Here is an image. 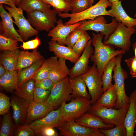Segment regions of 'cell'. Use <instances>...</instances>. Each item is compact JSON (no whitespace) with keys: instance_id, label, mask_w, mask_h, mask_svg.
<instances>
[{"instance_id":"obj_1","label":"cell","mask_w":136,"mask_h":136,"mask_svg":"<svg viewBox=\"0 0 136 136\" xmlns=\"http://www.w3.org/2000/svg\"><path fill=\"white\" fill-rule=\"evenodd\" d=\"M92 35L91 44L94 47V50L90 59L96 66L98 73L102 77L104 68L109 61L126 52L122 49L115 50L112 45L104 44L102 42L104 36L101 34L93 32Z\"/></svg>"},{"instance_id":"obj_2","label":"cell","mask_w":136,"mask_h":136,"mask_svg":"<svg viewBox=\"0 0 136 136\" xmlns=\"http://www.w3.org/2000/svg\"><path fill=\"white\" fill-rule=\"evenodd\" d=\"M112 4L109 0H99L95 5L81 12L76 13H61L59 14V16L62 18H70L69 21L64 23L65 25L72 24L87 19L93 20L100 16H111L106 8L108 7H111Z\"/></svg>"},{"instance_id":"obj_3","label":"cell","mask_w":136,"mask_h":136,"mask_svg":"<svg viewBox=\"0 0 136 136\" xmlns=\"http://www.w3.org/2000/svg\"><path fill=\"white\" fill-rule=\"evenodd\" d=\"M130 104L120 109H117L107 108L95 103L91 105L87 112L99 117L107 124L116 126L124 122Z\"/></svg>"},{"instance_id":"obj_4","label":"cell","mask_w":136,"mask_h":136,"mask_svg":"<svg viewBox=\"0 0 136 136\" xmlns=\"http://www.w3.org/2000/svg\"><path fill=\"white\" fill-rule=\"evenodd\" d=\"M122 54L117 56V64L114 67L113 78L116 90L117 98L114 108L120 109L124 106L130 103L129 97L126 94L125 88V80L128 77L127 72L121 66V62Z\"/></svg>"},{"instance_id":"obj_5","label":"cell","mask_w":136,"mask_h":136,"mask_svg":"<svg viewBox=\"0 0 136 136\" xmlns=\"http://www.w3.org/2000/svg\"><path fill=\"white\" fill-rule=\"evenodd\" d=\"M90 101L81 97L73 98L68 103L63 102L59 108L61 116L67 121H75L86 113L90 108Z\"/></svg>"},{"instance_id":"obj_6","label":"cell","mask_w":136,"mask_h":136,"mask_svg":"<svg viewBox=\"0 0 136 136\" xmlns=\"http://www.w3.org/2000/svg\"><path fill=\"white\" fill-rule=\"evenodd\" d=\"M136 31L134 27H127L121 22H118L114 31L103 43L105 45H111L118 49L128 52L131 45V37Z\"/></svg>"},{"instance_id":"obj_7","label":"cell","mask_w":136,"mask_h":136,"mask_svg":"<svg viewBox=\"0 0 136 136\" xmlns=\"http://www.w3.org/2000/svg\"><path fill=\"white\" fill-rule=\"evenodd\" d=\"M27 19L31 25L38 31H49L56 23V14L50 9L45 12L40 10L26 12Z\"/></svg>"},{"instance_id":"obj_8","label":"cell","mask_w":136,"mask_h":136,"mask_svg":"<svg viewBox=\"0 0 136 136\" xmlns=\"http://www.w3.org/2000/svg\"><path fill=\"white\" fill-rule=\"evenodd\" d=\"M85 82L91 97V105L95 103L104 93L101 77L94 64L90 66L85 73L80 76Z\"/></svg>"},{"instance_id":"obj_9","label":"cell","mask_w":136,"mask_h":136,"mask_svg":"<svg viewBox=\"0 0 136 136\" xmlns=\"http://www.w3.org/2000/svg\"><path fill=\"white\" fill-rule=\"evenodd\" d=\"M72 90L67 76L55 83L46 101L54 108L60 106L64 102L72 98Z\"/></svg>"},{"instance_id":"obj_10","label":"cell","mask_w":136,"mask_h":136,"mask_svg":"<svg viewBox=\"0 0 136 136\" xmlns=\"http://www.w3.org/2000/svg\"><path fill=\"white\" fill-rule=\"evenodd\" d=\"M82 21L81 24L78 28L84 31L91 30L97 32H100V34L105 36L104 41L107 40L109 36L114 31L118 23L114 18L111 23H108L103 16H98L93 20Z\"/></svg>"},{"instance_id":"obj_11","label":"cell","mask_w":136,"mask_h":136,"mask_svg":"<svg viewBox=\"0 0 136 136\" xmlns=\"http://www.w3.org/2000/svg\"><path fill=\"white\" fill-rule=\"evenodd\" d=\"M4 7L14 18L13 23L18 28V29L16 30L23 41L27 40L30 37L38 35V31L33 28L28 20L25 17L22 9L18 7H10L6 5H4Z\"/></svg>"},{"instance_id":"obj_12","label":"cell","mask_w":136,"mask_h":136,"mask_svg":"<svg viewBox=\"0 0 136 136\" xmlns=\"http://www.w3.org/2000/svg\"><path fill=\"white\" fill-rule=\"evenodd\" d=\"M58 128L61 136H104L99 129L81 126L75 121H67Z\"/></svg>"},{"instance_id":"obj_13","label":"cell","mask_w":136,"mask_h":136,"mask_svg":"<svg viewBox=\"0 0 136 136\" xmlns=\"http://www.w3.org/2000/svg\"><path fill=\"white\" fill-rule=\"evenodd\" d=\"M67 121L61 115L59 108L51 111L45 117L32 122L27 125L32 129L36 134L45 128H58Z\"/></svg>"},{"instance_id":"obj_14","label":"cell","mask_w":136,"mask_h":136,"mask_svg":"<svg viewBox=\"0 0 136 136\" xmlns=\"http://www.w3.org/2000/svg\"><path fill=\"white\" fill-rule=\"evenodd\" d=\"M0 34L6 37L23 42V40L15 29L12 16L9 12L5 9L3 4H0Z\"/></svg>"},{"instance_id":"obj_15","label":"cell","mask_w":136,"mask_h":136,"mask_svg":"<svg viewBox=\"0 0 136 136\" xmlns=\"http://www.w3.org/2000/svg\"><path fill=\"white\" fill-rule=\"evenodd\" d=\"M82 23L81 21L71 25H65L61 19H59L57 21L56 26L48 31L47 36L51 37V40L57 42L59 44L65 45L66 40L69 35Z\"/></svg>"},{"instance_id":"obj_16","label":"cell","mask_w":136,"mask_h":136,"mask_svg":"<svg viewBox=\"0 0 136 136\" xmlns=\"http://www.w3.org/2000/svg\"><path fill=\"white\" fill-rule=\"evenodd\" d=\"M92 39L88 42L81 55L80 57L74 65L69 70V77L80 76L86 73L89 67V58L93 53L94 50L91 47Z\"/></svg>"},{"instance_id":"obj_17","label":"cell","mask_w":136,"mask_h":136,"mask_svg":"<svg viewBox=\"0 0 136 136\" xmlns=\"http://www.w3.org/2000/svg\"><path fill=\"white\" fill-rule=\"evenodd\" d=\"M54 108L46 101L37 102L33 101L29 104L27 111L26 118L24 124L41 119L53 110Z\"/></svg>"},{"instance_id":"obj_18","label":"cell","mask_w":136,"mask_h":136,"mask_svg":"<svg viewBox=\"0 0 136 136\" xmlns=\"http://www.w3.org/2000/svg\"><path fill=\"white\" fill-rule=\"evenodd\" d=\"M10 103L15 125L24 124L29 103L24 98L16 95L12 97Z\"/></svg>"},{"instance_id":"obj_19","label":"cell","mask_w":136,"mask_h":136,"mask_svg":"<svg viewBox=\"0 0 136 136\" xmlns=\"http://www.w3.org/2000/svg\"><path fill=\"white\" fill-rule=\"evenodd\" d=\"M111 7L108 11L117 22H121L127 27H136V19L129 17L127 14L122 6L121 1L117 0L112 2Z\"/></svg>"},{"instance_id":"obj_20","label":"cell","mask_w":136,"mask_h":136,"mask_svg":"<svg viewBox=\"0 0 136 136\" xmlns=\"http://www.w3.org/2000/svg\"><path fill=\"white\" fill-rule=\"evenodd\" d=\"M48 44L49 50L54 52L58 58H63L75 63L80 57L72 48L60 45L56 41L51 40Z\"/></svg>"},{"instance_id":"obj_21","label":"cell","mask_w":136,"mask_h":136,"mask_svg":"<svg viewBox=\"0 0 136 136\" xmlns=\"http://www.w3.org/2000/svg\"><path fill=\"white\" fill-rule=\"evenodd\" d=\"M129 97L130 105L123 123L127 136H133L136 125V89L131 93Z\"/></svg>"},{"instance_id":"obj_22","label":"cell","mask_w":136,"mask_h":136,"mask_svg":"<svg viewBox=\"0 0 136 136\" xmlns=\"http://www.w3.org/2000/svg\"><path fill=\"white\" fill-rule=\"evenodd\" d=\"M75 121L81 126L98 129H111L115 126L107 124L99 117L87 112Z\"/></svg>"},{"instance_id":"obj_23","label":"cell","mask_w":136,"mask_h":136,"mask_svg":"<svg viewBox=\"0 0 136 136\" xmlns=\"http://www.w3.org/2000/svg\"><path fill=\"white\" fill-rule=\"evenodd\" d=\"M43 57L37 49L33 50L32 52L19 51L16 70L18 71L29 66Z\"/></svg>"},{"instance_id":"obj_24","label":"cell","mask_w":136,"mask_h":136,"mask_svg":"<svg viewBox=\"0 0 136 136\" xmlns=\"http://www.w3.org/2000/svg\"><path fill=\"white\" fill-rule=\"evenodd\" d=\"M45 60L43 57L30 66L22 69L18 71L17 88L25 82L33 78Z\"/></svg>"},{"instance_id":"obj_25","label":"cell","mask_w":136,"mask_h":136,"mask_svg":"<svg viewBox=\"0 0 136 136\" xmlns=\"http://www.w3.org/2000/svg\"><path fill=\"white\" fill-rule=\"evenodd\" d=\"M65 59L59 58L49 73L48 78L55 83L64 79L70 74Z\"/></svg>"},{"instance_id":"obj_26","label":"cell","mask_w":136,"mask_h":136,"mask_svg":"<svg viewBox=\"0 0 136 136\" xmlns=\"http://www.w3.org/2000/svg\"><path fill=\"white\" fill-rule=\"evenodd\" d=\"M69 80L72 90V98L78 97L91 99L90 95L87 91L85 83L80 76L69 77Z\"/></svg>"},{"instance_id":"obj_27","label":"cell","mask_w":136,"mask_h":136,"mask_svg":"<svg viewBox=\"0 0 136 136\" xmlns=\"http://www.w3.org/2000/svg\"><path fill=\"white\" fill-rule=\"evenodd\" d=\"M35 87V81L32 78L25 82L16 89L14 93L16 95L24 98L29 103L33 100Z\"/></svg>"},{"instance_id":"obj_28","label":"cell","mask_w":136,"mask_h":136,"mask_svg":"<svg viewBox=\"0 0 136 136\" xmlns=\"http://www.w3.org/2000/svg\"><path fill=\"white\" fill-rule=\"evenodd\" d=\"M18 75L17 70L8 71L0 77L1 87L9 93H12L17 88Z\"/></svg>"},{"instance_id":"obj_29","label":"cell","mask_w":136,"mask_h":136,"mask_svg":"<svg viewBox=\"0 0 136 136\" xmlns=\"http://www.w3.org/2000/svg\"><path fill=\"white\" fill-rule=\"evenodd\" d=\"M117 98V94L114 85L112 84L95 103L107 108H113Z\"/></svg>"},{"instance_id":"obj_30","label":"cell","mask_w":136,"mask_h":136,"mask_svg":"<svg viewBox=\"0 0 136 136\" xmlns=\"http://www.w3.org/2000/svg\"><path fill=\"white\" fill-rule=\"evenodd\" d=\"M19 51H4L0 55V64L8 71L16 70Z\"/></svg>"},{"instance_id":"obj_31","label":"cell","mask_w":136,"mask_h":136,"mask_svg":"<svg viewBox=\"0 0 136 136\" xmlns=\"http://www.w3.org/2000/svg\"><path fill=\"white\" fill-rule=\"evenodd\" d=\"M17 6L27 12L36 10L45 12L50 9L51 6L41 0H22Z\"/></svg>"},{"instance_id":"obj_32","label":"cell","mask_w":136,"mask_h":136,"mask_svg":"<svg viewBox=\"0 0 136 136\" xmlns=\"http://www.w3.org/2000/svg\"><path fill=\"white\" fill-rule=\"evenodd\" d=\"M58 58L52 56L45 60L36 72L33 79L35 81L48 78L50 72L55 65Z\"/></svg>"},{"instance_id":"obj_33","label":"cell","mask_w":136,"mask_h":136,"mask_svg":"<svg viewBox=\"0 0 136 136\" xmlns=\"http://www.w3.org/2000/svg\"><path fill=\"white\" fill-rule=\"evenodd\" d=\"M117 62V57H115L109 61L104 68L101 77L104 93L107 90L112 84V72Z\"/></svg>"},{"instance_id":"obj_34","label":"cell","mask_w":136,"mask_h":136,"mask_svg":"<svg viewBox=\"0 0 136 136\" xmlns=\"http://www.w3.org/2000/svg\"><path fill=\"white\" fill-rule=\"evenodd\" d=\"M14 129L15 126L13 124L11 114L8 112L3 115L0 136H12L13 135Z\"/></svg>"},{"instance_id":"obj_35","label":"cell","mask_w":136,"mask_h":136,"mask_svg":"<svg viewBox=\"0 0 136 136\" xmlns=\"http://www.w3.org/2000/svg\"><path fill=\"white\" fill-rule=\"evenodd\" d=\"M18 41L0 35V50L1 51H14L18 49Z\"/></svg>"},{"instance_id":"obj_36","label":"cell","mask_w":136,"mask_h":136,"mask_svg":"<svg viewBox=\"0 0 136 136\" xmlns=\"http://www.w3.org/2000/svg\"><path fill=\"white\" fill-rule=\"evenodd\" d=\"M90 39L89 35L85 31L74 45L73 49L80 57Z\"/></svg>"},{"instance_id":"obj_37","label":"cell","mask_w":136,"mask_h":136,"mask_svg":"<svg viewBox=\"0 0 136 136\" xmlns=\"http://www.w3.org/2000/svg\"><path fill=\"white\" fill-rule=\"evenodd\" d=\"M50 5L53 7L56 14H58L62 12L67 13L72 10L69 2L66 0H53Z\"/></svg>"},{"instance_id":"obj_38","label":"cell","mask_w":136,"mask_h":136,"mask_svg":"<svg viewBox=\"0 0 136 136\" xmlns=\"http://www.w3.org/2000/svg\"><path fill=\"white\" fill-rule=\"evenodd\" d=\"M99 129L104 136H127L124 123L111 129Z\"/></svg>"},{"instance_id":"obj_39","label":"cell","mask_w":136,"mask_h":136,"mask_svg":"<svg viewBox=\"0 0 136 136\" xmlns=\"http://www.w3.org/2000/svg\"><path fill=\"white\" fill-rule=\"evenodd\" d=\"M69 2L72 8V13L81 12L89 7L90 0H71Z\"/></svg>"},{"instance_id":"obj_40","label":"cell","mask_w":136,"mask_h":136,"mask_svg":"<svg viewBox=\"0 0 136 136\" xmlns=\"http://www.w3.org/2000/svg\"><path fill=\"white\" fill-rule=\"evenodd\" d=\"M51 91L35 87L33 92V101L37 102L46 101Z\"/></svg>"},{"instance_id":"obj_41","label":"cell","mask_w":136,"mask_h":136,"mask_svg":"<svg viewBox=\"0 0 136 136\" xmlns=\"http://www.w3.org/2000/svg\"><path fill=\"white\" fill-rule=\"evenodd\" d=\"M84 31L83 30L78 27L75 29L67 37L65 42V45L72 48Z\"/></svg>"},{"instance_id":"obj_42","label":"cell","mask_w":136,"mask_h":136,"mask_svg":"<svg viewBox=\"0 0 136 136\" xmlns=\"http://www.w3.org/2000/svg\"><path fill=\"white\" fill-rule=\"evenodd\" d=\"M15 131L13 135L16 136H33L36 135L33 130L27 125H17L15 126Z\"/></svg>"},{"instance_id":"obj_43","label":"cell","mask_w":136,"mask_h":136,"mask_svg":"<svg viewBox=\"0 0 136 136\" xmlns=\"http://www.w3.org/2000/svg\"><path fill=\"white\" fill-rule=\"evenodd\" d=\"M11 105L10 98L2 92L0 93V115H4L8 112Z\"/></svg>"},{"instance_id":"obj_44","label":"cell","mask_w":136,"mask_h":136,"mask_svg":"<svg viewBox=\"0 0 136 136\" xmlns=\"http://www.w3.org/2000/svg\"><path fill=\"white\" fill-rule=\"evenodd\" d=\"M22 45L20 47L24 50L37 49L40 45L41 40L38 36L35 39L26 42H23Z\"/></svg>"},{"instance_id":"obj_45","label":"cell","mask_w":136,"mask_h":136,"mask_svg":"<svg viewBox=\"0 0 136 136\" xmlns=\"http://www.w3.org/2000/svg\"><path fill=\"white\" fill-rule=\"evenodd\" d=\"M55 83L49 78L35 81V86L36 87L51 91Z\"/></svg>"},{"instance_id":"obj_46","label":"cell","mask_w":136,"mask_h":136,"mask_svg":"<svg viewBox=\"0 0 136 136\" xmlns=\"http://www.w3.org/2000/svg\"><path fill=\"white\" fill-rule=\"evenodd\" d=\"M125 61L129 69L131 77L136 78V57L134 56L125 59Z\"/></svg>"},{"instance_id":"obj_47","label":"cell","mask_w":136,"mask_h":136,"mask_svg":"<svg viewBox=\"0 0 136 136\" xmlns=\"http://www.w3.org/2000/svg\"><path fill=\"white\" fill-rule=\"evenodd\" d=\"M36 135L43 136H59L58 133L51 127H46L44 128L37 133Z\"/></svg>"},{"instance_id":"obj_48","label":"cell","mask_w":136,"mask_h":136,"mask_svg":"<svg viewBox=\"0 0 136 136\" xmlns=\"http://www.w3.org/2000/svg\"><path fill=\"white\" fill-rule=\"evenodd\" d=\"M0 4H4L12 7H16V0H0Z\"/></svg>"},{"instance_id":"obj_49","label":"cell","mask_w":136,"mask_h":136,"mask_svg":"<svg viewBox=\"0 0 136 136\" xmlns=\"http://www.w3.org/2000/svg\"><path fill=\"white\" fill-rule=\"evenodd\" d=\"M8 71L4 66L0 64V77L4 75Z\"/></svg>"},{"instance_id":"obj_50","label":"cell","mask_w":136,"mask_h":136,"mask_svg":"<svg viewBox=\"0 0 136 136\" xmlns=\"http://www.w3.org/2000/svg\"><path fill=\"white\" fill-rule=\"evenodd\" d=\"M132 48L134 53V56L136 57V41L133 43Z\"/></svg>"},{"instance_id":"obj_51","label":"cell","mask_w":136,"mask_h":136,"mask_svg":"<svg viewBox=\"0 0 136 136\" xmlns=\"http://www.w3.org/2000/svg\"><path fill=\"white\" fill-rule=\"evenodd\" d=\"M44 3L49 4L50 3L53 1V0H41Z\"/></svg>"},{"instance_id":"obj_52","label":"cell","mask_w":136,"mask_h":136,"mask_svg":"<svg viewBox=\"0 0 136 136\" xmlns=\"http://www.w3.org/2000/svg\"><path fill=\"white\" fill-rule=\"evenodd\" d=\"M95 0H90L89 7L92 6Z\"/></svg>"},{"instance_id":"obj_53","label":"cell","mask_w":136,"mask_h":136,"mask_svg":"<svg viewBox=\"0 0 136 136\" xmlns=\"http://www.w3.org/2000/svg\"><path fill=\"white\" fill-rule=\"evenodd\" d=\"M22 0H16V6H18V4L21 2Z\"/></svg>"},{"instance_id":"obj_54","label":"cell","mask_w":136,"mask_h":136,"mask_svg":"<svg viewBox=\"0 0 136 136\" xmlns=\"http://www.w3.org/2000/svg\"><path fill=\"white\" fill-rule=\"evenodd\" d=\"M109 1L111 3H112V2L117 0H109Z\"/></svg>"},{"instance_id":"obj_55","label":"cell","mask_w":136,"mask_h":136,"mask_svg":"<svg viewBox=\"0 0 136 136\" xmlns=\"http://www.w3.org/2000/svg\"><path fill=\"white\" fill-rule=\"evenodd\" d=\"M134 17H135L136 18V12L135 13V14L134 15Z\"/></svg>"},{"instance_id":"obj_56","label":"cell","mask_w":136,"mask_h":136,"mask_svg":"<svg viewBox=\"0 0 136 136\" xmlns=\"http://www.w3.org/2000/svg\"><path fill=\"white\" fill-rule=\"evenodd\" d=\"M66 0L68 1V2H69L71 0Z\"/></svg>"},{"instance_id":"obj_57","label":"cell","mask_w":136,"mask_h":136,"mask_svg":"<svg viewBox=\"0 0 136 136\" xmlns=\"http://www.w3.org/2000/svg\"><path fill=\"white\" fill-rule=\"evenodd\" d=\"M135 133L136 134V129L135 131Z\"/></svg>"},{"instance_id":"obj_58","label":"cell","mask_w":136,"mask_h":136,"mask_svg":"<svg viewBox=\"0 0 136 136\" xmlns=\"http://www.w3.org/2000/svg\"><path fill=\"white\" fill-rule=\"evenodd\" d=\"M135 32L136 33V31Z\"/></svg>"}]
</instances>
